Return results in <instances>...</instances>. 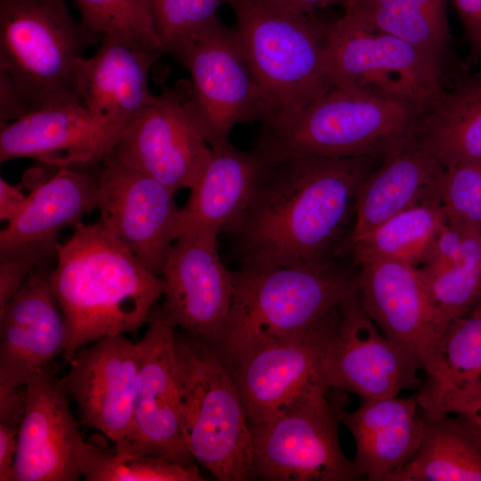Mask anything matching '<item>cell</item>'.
I'll use <instances>...</instances> for the list:
<instances>
[{
    "instance_id": "obj_14",
    "label": "cell",
    "mask_w": 481,
    "mask_h": 481,
    "mask_svg": "<svg viewBox=\"0 0 481 481\" xmlns=\"http://www.w3.org/2000/svg\"><path fill=\"white\" fill-rule=\"evenodd\" d=\"M139 341L141 369L133 424L115 450L152 455L183 466L193 465L186 444L175 355V328L155 307Z\"/></svg>"
},
{
    "instance_id": "obj_7",
    "label": "cell",
    "mask_w": 481,
    "mask_h": 481,
    "mask_svg": "<svg viewBox=\"0 0 481 481\" xmlns=\"http://www.w3.org/2000/svg\"><path fill=\"white\" fill-rule=\"evenodd\" d=\"M92 39L63 0H0V70L30 111L81 102L76 68Z\"/></svg>"
},
{
    "instance_id": "obj_33",
    "label": "cell",
    "mask_w": 481,
    "mask_h": 481,
    "mask_svg": "<svg viewBox=\"0 0 481 481\" xmlns=\"http://www.w3.org/2000/svg\"><path fill=\"white\" fill-rule=\"evenodd\" d=\"M75 2L81 14V26L93 39L111 38L133 49L161 52L149 0Z\"/></svg>"
},
{
    "instance_id": "obj_9",
    "label": "cell",
    "mask_w": 481,
    "mask_h": 481,
    "mask_svg": "<svg viewBox=\"0 0 481 481\" xmlns=\"http://www.w3.org/2000/svg\"><path fill=\"white\" fill-rule=\"evenodd\" d=\"M328 386L313 387L268 420L249 424L254 479L266 481H353L360 479L342 452L336 408Z\"/></svg>"
},
{
    "instance_id": "obj_2",
    "label": "cell",
    "mask_w": 481,
    "mask_h": 481,
    "mask_svg": "<svg viewBox=\"0 0 481 481\" xmlns=\"http://www.w3.org/2000/svg\"><path fill=\"white\" fill-rule=\"evenodd\" d=\"M49 281L69 331V363L99 339L135 333L162 297L161 277L149 271L99 220L80 223L60 244Z\"/></svg>"
},
{
    "instance_id": "obj_1",
    "label": "cell",
    "mask_w": 481,
    "mask_h": 481,
    "mask_svg": "<svg viewBox=\"0 0 481 481\" xmlns=\"http://www.w3.org/2000/svg\"><path fill=\"white\" fill-rule=\"evenodd\" d=\"M382 158L274 160L231 230L244 265L323 266L336 262L357 190Z\"/></svg>"
},
{
    "instance_id": "obj_43",
    "label": "cell",
    "mask_w": 481,
    "mask_h": 481,
    "mask_svg": "<svg viewBox=\"0 0 481 481\" xmlns=\"http://www.w3.org/2000/svg\"><path fill=\"white\" fill-rule=\"evenodd\" d=\"M480 273H481V235H480ZM474 309H481V288H480L479 297L472 310Z\"/></svg>"
},
{
    "instance_id": "obj_17",
    "label": "cell",
    "mask_w": 481,
    "mask_h": 481,
    "mask_svg": "<svg viewBox=\"0 0 481 481\" xmlns=\"http://www.w3.org/2000/svg\"><path fill=\"white\" fill-rule=\"evenodd\" d=\"M217 237L182 235L170 246L160 277L163 303L156 311L173 327L210 345L231 310L235 273L223 264Z\"/></svg>"
},
{
    "instance_id": "obj_24",
    "label": "cell",
    "mask_w": 481,
    "mask_h": 481,
    "mask_svg": "<svg viewBox=\"0 0 481 481\" xmlns=\"http://www.w3.org/2000/svg\"><path fill=\"white\" fill-rule=\"evenodd\" d=\"M444 169L414 132L390 150L357 190L355 222L339 245L338 257L348 245L391 216L436 197Z\"/></svg>"
},
{
    "instance_id": "obj_6",
    "label": "cell",
    "mask_w": 481,
    "mask_h": 481,
    "mask_svg": "<svg viewBox=\"0 0 481 481\" xmlns=\"http://www.w3.org/2000/svg\"><path fill=\"white\" fill-rule=\"evenodd\" d=\"M227 3L245 59L272 110L269 121L299 111L334 86L325 63L326 26L311 14L247 0Z\"/></svg>"
},
{
    "instance_id": "obj_5",
    "label": "cell",
    "mask_w": 481,
    "mask_h": 481,
    "mask_svg": "<svg viewBox=\"0 0 481 481\" xmlns=\"http://www.w3.org/2000/svg\"><path fill=\"white\" fill-rule=\"evenodd\" d=\"M183 429L188 449L216 480L254 479L252 434L226 365L204 341L175 332Z\"/></svg>"
},
{
    "instance_id": "obj_20",
    "label": "cell",
    "mask_w": 481,
    "mask_h": 481,
    "mask_svg": "<svg viewBox=\"0 0 481 481\" xmlns=\"http://www.w3.org/2000/svg\"><path fill=\"white\" fill-rule=\"evenodd\" d=\"M125 129L94 116L81 102L48 106L1 126L0 161L29 158L57 167L97 166Z\"/></svg>"
},
{
    "instance_id": "obj_26",
    "label": "cell",
    "mask_w": 481,
    "mask_h": 481,
    "mask_svg": "<svg viewBox=\"0 0 481 481\" xmlns=\"http://www.w3.org/2000/svg\"><path fill=\"white\" fill-rule=\"evenodd\" d=\"M160 53L102 39L96 53L80 58L76 68L81 102L94 116L126 128L157 98L150 90L148 77Z\"/></svg>"
},
{
    "instance_id": "obj_44",
    "label": "cell",
    "mask_w": 481,
    "mask_h": 481,
    "mask_svg": "<svg viewBox=\"0 0 481 481\" xmlns=\"http://www.w3.org/2000/svg\"><path fill=\"white\" fill-rule=\"evenodd\" d=\"M353 0H344L343 4H342V6L344 7L345 5H346L347 4H349L350 2H352Z\"/></svg>"
},
{
    "instance_id": "obj_22",
    "label": "cell",
    "mask_w": 481,
    "mask_h": 481,
    "mask_svg": "<svg viewBox=\"0 0 481 481\" xmlns=\"http://www.w3.org/2000/svg\"><path fill=\"white\" fill-rule=\"evenodd\" d=\"M97 166L56 167L46 177L39 167L30 170L27 206L1 231L0 251H28L48 264L56 260L61 232L97 208L100 169L91 170Z\"/></svg>"
},
{
    "instance_id": "obj_42",
    "label": "cell",
    "mask_w": 481,
    "mask_h": 481,
    "mask_svg": "<svg viewBox=\"0 0 481 481\" xmlns=\"http://www.w3.org/2000/svg\"><path fill=\"white\" fill-rule=\"evenodd\" d=\"M232 0H226V3ZM263 5L286 10L293 12L312 14L334 4L342 5L344 0H247Z\"/></svg>"
},
{
    "instance_id": "obj_21",
    "label": "cell",
    "mask_w": 481,
    "mask_h": 481,
    "mask_svg": "<svg viewBox=\"0 0 481 481\" xmlns=\"http://www.w3.org/2000/svg\"><path fill=\"white\" fill-rule=\"evenodd\" d=\"M59 379L49 371L25 386L13 481H75L83 440Z\"/></svg>"
},
{
    "instance_id": "obj_30",
    "label": "cell",
    "mask_w": 481,
    "mask_h": 481,
    "mask_svg": "<svg viewBox=\"0 0 481 481\" xmlns=\"http://www.w3.org/2000/svg\"><path fill=\"white\" fill-rule=\"evenodd\" d=\"M446 0H353L344 6L358 21L443 60L449 41Z\"/></svg>"
},
{
    "instance_id": "obj_34",
    "label": "cell",
    "mask_w": 481,
    "mask_h": 481,
    "mask_svg": "<svg viewBox=\"0 0 481 481\" xmlns=\"http://www.w3.org/2000/svg\"><path fill=\"white\" fill-rule=\"evenodd\" d=\"M86 481H202L196 465L183 466L164 458L121 452L86 442L80 457Z\"/></svg>"
},
{
    "instance_id": "obj_11",
    "label": "cell",
    "mask_w": 481,
    "mask_h": 481,
    "mask_svg": "<svg viewBox=\"0 0 481 481\" xmlns=\"http://www.w3.org/2000/svg\"><path fill=\"white\" fill-rule=\"evenodd\" d=\"M212 151L189 102V86L164 89L127 126L107 158L145 173L174 192L191 190Z\"/></svg>"
},
{
    "instance_id": "obj_16",
    "label": "cell",
    "mask_w": 481,
    "mask_h": 481,
    "mask_svg": "<svg viewBox=\"0 0 481 481\" xmlns=\"http://www.w3.org/2000/svg\"><path fill=\"white\" fill-rule=\"evenodd\" d=\"M338 316L339 306L307 330L266 344L229 369L249 424L268 420L325 383L322 361Z\"/></svg>"
},
{
    "instance_id": "obj_25",
    "label": "cell",
    "mask_w": 481,
    "mask_h": 481,
    "mask_svg": "<svg viewBox=\"0 0 481 481\" xmlns=\"http://www.w3.org/2000/svg\"><path fill=\"white\" fill-rule=\"evenodd\" d=\"M335 408L355 439L353 462L361 478L387 481L417 453L427 424L417 395L363 399L350 412Z\"/></svg>"
},
{
    "instance_id": "obj_38",
    "label": "cell",
    "mask_w": 481,
    "mask_h": 481,
    "mask_svg": "<svg viewBox=\"0 0 481 481\" xmlns=\"http://www.w3.org/2000/svg\"><path fill=\"white\" fill-rule=\"evenodd\" d=\"M21 418H0V481H13V465Z\"/></svg>"
},
{
    "instance_id": "obj_31",
    "label": "cell",
    "mask_w": 481,
    "mask_h": 481,
    "mask_svg": "<svg viewBox=\"0 0 481 481\" xmlns=\"http://www.w3.org/2000/svg\"><path fill=\"white\" fill-rule=\"evenodd\" d=\"M441 371L417 394L422 412L436 419L443 395L452 387L481 378V310L453 320L439 346Z\"/></svg>"
},
{
    "instance_id": "obj_36",
    "label": "cell",
    "mask_w": 481,
    "mask_h": 481,
    "mask_svg": "<svg viewBox=\"0 0 481 481\" xmlns=\"http://www.w3.org/2000/svg\"><path fill=\"white\" fill-rule=\"evenodd\" d=\"M436 197L448 224L470 232H481V162L444 167Z\"/></svg>"
},
{
    "instance_id": "obj_39",
    "label": "cell",
    "mask_w": 481,
    "mask_h": 481,
    "mask_svg": "<svg viewBox=\"0 0 481 481\" xmlns=\"http://www.w3.org/2000/svg\"><path fill=\"white\" fill-rule=\"evenodd\" d=\"M0 126L30 112L10 77L3 70H0Z\"/></svg>"
},
{
    "instance_id": "obj_37",
    "label": "cell",
    "mask_w": 481,
    "mask_h": 481,
    "mask_svg": "<svg viewBox=\"0 0 481 481\" xmlns=\"http://www.w3.org/2000/svg\"><path fill=\"white\" fill-rule=\"evenodd\" d=\"M447 413L467 420L481 437V378L453 386L443 395L436 418Z\"/></svg>"
},
{
    "instance_id": "obj_10",
    "label": "cell",
    "mask_w": 481,
    "mask_h": 481,
    "mask_svg": "<svg viewBox=\"0 0 481 481\" xmlns=\"http://www.w3.org/2000/svg\"><path fill=\"white\" fill-rule=\"evenodd\" d=\"M191 74L189 102L211 147L229 143L238 124L272 118L234 29L219 19L176 57Z\"/></svg>"
},
{
    "instance_id": "obj_15",
    "label": "cell",
    "mask_w": 481,
    "mask_h": 481,
    "mask_svg": "<svg viewBox=\"0 0 481 481\" xmlns=\"http://www.w3.org/2000/svg\"><path fill=\"white\" fill-rule=\"evenodd\" d=\"M420 365L377 329L363 309L356 289L339 306L322 372L329 388L361 400L395 396L415 388Z\"/></svg>"
},
{
    "instance_id": "obj_28",
    "label": "cell",
    "mask_w": 481,
    "mask_h": 481,
    "mask_svg": "<svg viewBox=\"0 0 481 481\" xmlns=\"http://www.w3.org/2000/svg\"><path fill=\"white\" fill-rule=\"evenodd\" d=\"M387 481H481V437L461 416L427 418L417 453Z\"/></svg>"
},
{
    "instance_id": "obj_35",
    "label": "cell",
    "mask_w": 481,
    "mask_h": 481,
    "mask_svg": "<svg viewBox=\"0 0 481 481\" xmlns=\"http://www.w3.org/2000/svg\"><path fill=\"white\" fill-rule=\"evenodd\" d=\"M226 0H149L152 26L162 53L177 57L218 18Z\"/></svg>"
},
{
    "instance_id": "obj_13",
    "label": "cell",
    "mask_w": 481,
    "mask_h": 481,
    "mask_svg": "<svg viewBox=\"0 0 481 481\" xmlns=\"http://www.w3.org/2000/svg\"><path fill=\"white\" fill-rule=\"evenodd\" d=\"M359 300L381 332L427 373L441 371L439 346L444 330L428 296L419 267L389 259L358 263Z\"/></svg>"
},
{
    "instance_id": "obj_4",
    "label": "cell",
    "mask_w": 481,
    "mask_h": 481,
    "mask_svg": "<svg viewBox=\"0 0 481 481\" xmlns=\"http://www.w3.org/2000/svg\"><path fill=\"white\" fill-rule=\"evenodd\" d=\"M425 110L363 88L334 86L299 111L264 123L256 148L273 160L383 158L414 132Z\"/></svg>"
},
{
    "instance_id": "obj_23",
    "label": "cell",
    "mask_w": 481,
    "mask_h": 481,
    "mask_svg": "<svg viewBox=\"0 0 481 481\" xmlns=\"http://www.w3.org/2000/svg\"><path fill=\"white\" fill-rule=\"evenodd\" d=\"M274 160L257 148L212 147L208 161L180 208L179 237L231 232L248 209Z\"/></svg>"
},
{
    "instance_id": "obj_18",
    "label": "cell",
    "mask_w": 481,
    "mask_h": 481,
    "mask_svg": "<svg viewBox=\"0 0 481 481\" xmlns=\"http://www.w3.org/2000/svg\"><path fill=\"white\" fill-rule=\"evenodd\" d=\"M60 379L76 403L81 420L120 443L129 433L141 369L140 343L124 335L99 339L79 349Z\"/></svg>"
},
{
    "instance_id": "obj_19",
    "label": "cell",
    "mask_w": 481,
    "mask_h": 481,
    "mask_svg": "<svg viewBox=\"0 0 481 481\" xmlns=\"http://www.w3.org/2000/svg\"><path fill=\"white\" fill-rule=\"evenodd\" d=\"M49 267L36 269L0 307V387L18 388L51 371L69 331L52 289Z\"/></svg>"
},
{
    "instance_id": "obj_8",
    "label": "cell",
    "mask_w": 481,
    "mask_h": 481,
    "mask_svg": "<svg viewBox=\"0 0 481 481\" xmlns=\"http://www.w3.org/2000/svg\"><path fill=\"white\" fill-rule=\"evenodd\" d=\"M324 53L333 86L363 88L424 109L444 92L442 59L368 29L347 12L326 26Z\"/></svg>"
},
{
    "instance_id": "obj_12",
    "label": "cell",
    "mask_w": 481,
    "mask_h": 481,
    "mask_svg": "<svg viewBox=\"0 0 481 481\" xmlns=\"http://www.w3.org/2000/svg\"><path fill=\"white\" fill-rule=\"evenodd\" d=\"M171 188L106 158L99 172V221L149 271L160 275L170 246L179 238L180 208Z\"/></svg>"
},
{
    "instance_id": "obj_27",
    "label": "cell",
    "mask_w": 481,
    "mask_h": 481,
    "mask_svg": "<svg viewBox=\"0 0 481 481\" xmlns=\"http://www.w3.org/2000/svg\"><path fill=\"white\" fill-rule=\"evenodd\" d=\"M414 135L444 167L481 162V80L444 90L424 110Z\"/></svg>"
},
{
    "instance_id": "obj_41",
    "label": "cell",
    "mask_w": 481,
    "mask_h": 481,
    "mask_svg": "<svg viewBox=\"0 0 481 481\" xmlns=\"http://www.w3.org/2000/svg\"><path fill=\"white\" fill-rule=\"evenodd\" d=\"M29 197L18 186L0 178V219L8 223L19 216L27 206Z\"/></svg>"
},
{
    "instance_id": "obj_32",
    "label": "cell",
    "mask_w": 481,
    "mask_h": 481,
    "mask_svg": "<svg viewBox=\"0 0 481 481\" xmlns=\"http://www.w3.org/2000/svg\"><path fill=\"white\" fill-rule=\"evenodd\" d=\"M480 235L481 232L468 234L455 261L419 267L430 303L444 330L453 320L468 314L479 297Z\"/></svg>"
},
{
    "instance_id": "obj_3",
    "label": "cell",
    "mask_w": 481,
    "mask_h": 481,
    "mask_svg": "<svg viewBox=\"0 0 481 481\" xmlns=\"http://www.w3.org/2000/svg\"><path fill=\"white\" fill-rule=\"evenodd\" d=\"M227 319L208 345L228 369L257 348L300 333L356 289V273L323 266L244 265L234 271Z\"/></svg>"
},
{
    "instance_id": "obj_29",
    "label": "cell",
    "mask_w": 481,
    "mask_h": 481,
    "mask_svg": "<svg viewBox=\"0 0 481 481\" xmlns=\"http://www.w3.org/2000/svg\"><path fill=\"white\" fill-rule=\"evenodd\" d=\"M436 197L404 209L348 245L339 258L350 257L357 265L369 259H389L419 267L447 224Z\"/></svg>"
},
{
    "instance_id": "obj_40",
    "label": "cell",
    "mask_w": 481,
    "mask_h": 481,
    "mask_svg": "<svg viewBox=\"0 0 481 481\" xmlns=\"http://www.w3.org/2000/svg\"><path fill=\"white\" fill-rule=\"evenodd\" d=\"M461 20L472 53H481V0H451Z\"/></svg>"
}]
</instances>
